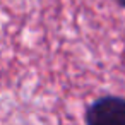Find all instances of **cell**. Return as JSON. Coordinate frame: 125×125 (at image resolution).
<instances>
[{
    "label": "cell",
    "instance_id": "obj_2",
    "mask_svg": "<svg viewBox=\"0 0 125 125\" xmlns=\"http://www.w3.org/2000/svg\"><path fill=\"white\" fill-rule=\"evenodd\" d=\"M115 2H116L120 7H123V9H125V0H115Z\"/></svg>",
    "mask_w": 125,
    "mask_h": 125
},
{
    "label": "cell",
    "instance_id": "obj_1",
    "mask_svg": "<svg viewBox=\"0 0 125 125\" xmlns=\"http://www.w3.org/2000/svg\"><path fill=\"white\" fill-rule=\"evenodd\" d=\"M86 125H125V98L104 94L96 98L84 113Z\"/></svg>",
    "mask_w": 125,
    "mask_h": 125
}]
</instances>
